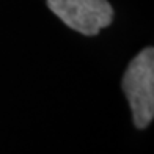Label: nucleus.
<instances>
[{"mask_svg": "<svg viewBox=\"0 0 154 154\" xmlns=\"http://www.w3.org/2000/svg\"><path fill=\"white\" fill-rule=\"evenodd\" d=\"M135 128L145 129L154 118V49L145 47L132 58L121 82Z\"/></svg>", "mask_w": 154, "mask_h": 154, "instance_id": "1", "label": "nucleus"}, {"mask_svg": "<svg viewBox=\"0 0 154 154\" xmlns=\"http://www.w3.org/2000/svg\"><path fill=\"white\" fill-rule=\"evenodd\" d=\"M47 6L69 29L85 36H94L113 20L107 0H47Z\"/></svg>", "mask_w": 154, "mask_h": 154, "instance_id": "2", "label": "nucleus"}]
</instances>
